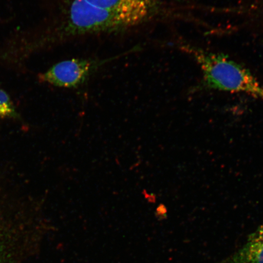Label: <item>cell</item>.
<instances>
[{
  "instance_id": "1",
  "label": "cell",
  "mask_w": 263,
  "mask_h": 263,
  "mask_svg": "<svg viewBox=\"0 0 263 263\" xmlns=\"http://www.w3.org/2000/svg\"><path fill=\"white\" fill-rule=\"evenodd\" d=\"M200 66L203 84L210 90L245 93L263 101V87L248 68L224 54L183 47Z\"/></svg>"
},
{
  "instance_id": "3",
  "label": "cell",
  "mask_w": 263,
  "mask_h": 263,
  "mask_svg": "<svg viewBox=\"0 0 263 263\" xmlns=\"http://www.w3.org/2000/svg\"><path fill=\"white\" fill-rule=\"evenodd\" d=\"M102 62L89 59H73L54 65L39 75L41 82L64 88H76L87 80Z\"/></svg>"
},
{
  "instance_id": "2",
  "label": "cell",
  "mask_w": 263,
  "mask_h": 263,
  "mask_svg": "<svg viewBox=\"0 0 263 263\" xmlns=\"http://www.w3.org/2000/svg\"><path fill=\"white\" fill-rule=\"evenodd\" d=\"M150 18L141 13L119 12L98 7L85 0H71L64 28L68 34H94L134 27Z\"/></svg>"
},
{
  "instance_id": "6",
  "label": "cell",
  "mask_w": 263,
  "mask_h": 263,
  "mask_svg": "<svg viewBox=\"0 0 263 263\" xmlns=\"http://www.w3.org/2000/svg\"><path fill=\"white\" fill-rule=\"evenodd\" d=\"M15 108L8 94L0 89V117L14 116Z\"/></svg>"
},
{
  "instance_id": "4",
  "label": "cell",
  "mask_w": 263,
  "mask_h": 263,
  "mask_svg": "<svg viewBox=\"0 0 263 263\" xmlns=\"http://www.w3.org/2000/svg\"><path fill=\"white\" fill-rule=\"evenodd\" d=\"M218 263H263V223L241 248Z\"/></svg>"
},
{
  "instance_id": "5",
  "label": "cell",
  "mask_w": 263,
  "mask_h": 263,
  "mask_svg": "<svg viewBox=\"0 0 263 263\" xmlns=\"http://www.w3.org/2000/svg\"><path fill=\"white\" fill-rule=\"evenodd\" d=\"M91 5L111 11L141 13L152 17L159 7L160 0H85Z\"/></svg>"
}]
</instances>
